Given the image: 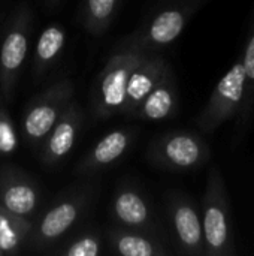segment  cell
Wrapping results in <instances>:
<instances>
[{
    "label": "cell",
    "mask_w": 254,
    "mask_h": 256,
    "mask_svg": "<svg viewBox=\"0 0 254 256\" xmlns=\"http://www.w3.org/2000/svg\"><path fill=\"white\" fill-rule=\"evenodd\" d=\"M205 0H162L141 26L118 40L115 51L157 54L183 33Z\"/></svg>",
    "instance_id": "6da1fadb"
},
{
    "label": "cell",
    "mask_w": 254,
    "mask_h": 256,
    "mask_svg": "<svg viewBox=\"0 0 254 256\" xmlns=\"http://www.w3.org/2000/svg\"><path fill=\"white\" fill-rule=\"evenodd\" d=\"M93 201L94 189L91 186H79L60 196L39 218V220L33 224L28 237L30 248L34 250H43L55 244L87 214Z\"/></svg>",
    "instance_id": "7a4b0ae2"
},
{
    "label": "cell",
    "mask_w": 254,
    "mask_h": 256,
    "mask_svg": "<svg viewBox=\"0 0 254 256\" xmlns=\"http://www.w3.org/2000/svg\"><path fill=\"white\" fill-rule=\"evenodd\" d=\"M202 230L205 255L229 256L234 254V238L231 226V210L225 178L219 168L208 172L207 188L202 200Z\"/></svg>",
    "instance_id": "3957f363"
},
{
    "label": "cell",
    "mask_w": 254,
    "mask_h": 256,
    "mask_svg": "<svg viewBox=\"0 0 254 256\" xmlns=\"http://www.w3.org/2000/svg\"><path fill=\"white\" fill-rule=\"evenodd\" d=\"M147 159L157 168L172 172H186L202 166L210 159V148L199 135L186 130H174L150 142Z\"/></svg>",
    "instance_id": "277c9868"
},
{
    "label": "cell",
    "mask_w": 254,
    "mask_h": 256,
    "mask_svg": "<svg viewBox=\"0 0 254 256\" xmlns=\"http://www.w3.org/2000/svg\"><path fill=\"white\" fill-rule=\"evenodd\" d=\"M145 54L115 51L105 68L99 74L93 108L100 118H108L114 114H121L126 96V87L132 70L139 64Z\"/></svg>",
    "instance_id": "5b68a950"
},
{
    "label": "cell",
    "mask_w": 254,
    "mask_h": 256,
    "mask_svg": "<svg viewBox=\"0 0 254 256\" xmlns=\"http://www.w3.org/2000/svg\"><path fill=\"white\" fill-rule=\"evenodd\" d=\"M31 12L21 6L9 20L0 46V88L4 100H10L18 84L30 42Z\"/></svg>",
    "instance_id": "8992f818"
},
{
    "label": "cell",
    "mask_w": 254,
    "mask_h": 256,
    "mask_svg": "<svg viewBox=\"0 0 254 256\" xmlns=\"http://www.w3.org/2000/svg\"><path fill=\"white\" fill-rule=\"evenodd\" d=\"M75 86L66 78L49 86L31 100L22 116V132L33 146L40 144L73 99Z\"/></svg>",
    "instance_id": "52a82bcc"
},
{
    "label": "cell",
    "mask_w": 254,
    "mask_h": 256,
    "mask_svg": "<svg viewBox=\"0 0 254 256\" xmlns=\"http://www.w3.org/2000/svg\"><path fill=\"white\" fill-rule=\"evenodd\" d=\"M246 81L247 75L240 57L219 81L208 104L198 117L199 129L204 134H213L220 124L238 114L246 93Z\"/></svg>",
    "instance_id": "ba28073f"
},
{
    "label": "cell",
    "mask_w": 254,
    "mask_h": 256,
    "mask_svg": "<svg viewBox=\"0 0 254 256\" xmlns=\"http://www.w3.org/2000/svg\"><path fill=\"white\" fill-rule=\"evenodd\" d=\"M111 216L121 228L138 230L162 238L159 222L148 200L132 183H118L111 201Z\"/></svg>",
    "instance_id": "9c48e42d"
},
{
    "label": "cell",
    "mask_w": 254,
    "mask_h": 256,
    "mask_svg": "<svg viewBox=\"0 0 254 256\" xmlns=\"http://www.w3.org/2000/svg\"><path fill=\"white\" fill-rule=\"evenodd\" d=\"M166 213L172 236L181 252L187 255H205L201 213L183 194H172L166 201Z\"/></svg>",
    "instance_id": "30bf717a"
},
{
    "label": "cell",
    "mask_w": 254,
    "mask_h": 256,
    "mask_svg": "<svg viewBox=\"0 0 254 256\" xmlns=\"http://www.w3.org/2000/svg\"><path fill=\"white\" fill-rule=\"evenodd\" d=\"M82 122L84 114L81 106L76 102L70 100L61 117L40 142V159L46 166H54L66 159L78 140Z\"/></svg>",
    "instance_id": "8fae6325"
},
{
    "label": "cell",
    "mask_w": 254,
    "mask_h": 256,
    "mask_svg": "<svg viewBox=\"0 0 254 256\" xmlns=\"http://www.w3.org/2000/svg\"><path fill=\"white\" fill-rule=\"evenodd\" d=\"M40 200L37 184L13 166L0 170V204L10 213L27 218L36 212Z\"/></svg>",
    "instance_id": "7c38bea8"
},
{
    "label": "cell",
    "mask_w": 254,
    "mask_h": 256,
    "mask_svg": "<svg viewBox=\"0 0 254 256\" xmlns=\"http://www.w3.org/2000/svg\"><path fill=\"white\" fill-rule=\"evenodd\" d=\"M169 63L157 54H145L139 64L132 70L124 96V105L121 114L130 116V112L145 99V96L171 72Z\"/></svg>",
    "instance_id": "4fadbf2b"
},
{
    "label": "cell",
    "mask_w": 254,
    "mask_h": 256,
    "mask_svg": "<svg viewBox=\"0 0 254 256\" xmlns=\"http://www.w3.org/2000/svg\"><path fill=\"white\" fill-rule=\"evenodd\" d=\"M135 141V132L130 129H115L106 134L91 152L81 159L75 172L78 176H94L118 162Z\"/></svg>",
    "instance_id": "5bb4252c"
},
{
    "label": "cell",
    "mask_w": 254,
    "mask_h": 256,
    "mask_svg": "<svg viewBox=\"0 0 254 256\" xmlns=\"http://www.w3.org/2000/svg\"><path fill=\"white\" fill-rule=\"evenodd\" d=\"M180 106V94L175 75L171 70L130 112V118L138 120H166L177 114Z\"/></svg>",
    "instance_id": "9a60e30c"
},
{
    "label": "cell",
    "mask_w": 254,
    "mask_h": 256,
    "mask_svg": "<svg viewBox=\"0 0 254 256\" xmlns=\"http://www.w3.org/2000/svg\"><path fill=\"white\" fill-rule=\"evenodd\" d=\"M108 240L114 252L121 256H165L168 250L162 238L144 231L117 228L108 232Z\"/></svg>",
    "instance_id": "2e32d148"
},
{
    "label": "cell",
    "mask_w": 254,
    "mask_h": 256,
    "mask_svg": "<svg viewBox=\"0 0 254 256\" xmlns=\"http://www.w3.org/2000/svg\"><path fill=\"white\" fill-rule=\"evenodd\" d=\"M66 44V30L60 24H49L40 33L33 58V70L34 75L45 74L54 63L58 60L64 50Z\"/></svg>",
    "instance_id": "e0dca14e"
},
{
    "label": "cell",
    "mask_w": 254,
    "mask_h": 256,
    "mask_svg": "<svg viewBox=\"0 0 254 256\" xmlns=\"http://www.w3.org/2000/svg\"><path fill=\"white\" fill-rule=\"evenodd\" d=\"M33 230V222L16 216L0 204V250L1 254H18Z\"/></svg>",
    "instance_id": "ac0fdd59"
},
{
    "label": "cell",
    "mask_w": 254,
    "mask_h": 256,
    "mask_svg": "<svg viewBox=\"0 0 254 256\" xmlns=\"http://www.w3.org/2000/svg\"><path fill=\"white\" fill-rule=\"evenodd\" d=\"M123 0H82L81 21L84 28L94 34H103L115 20Z\"/></svg>",
    "instance_id": "d6986e66"
},
{
    "label": "cell",
    "mask_w": 254,
    "mask_h": 256,
    "mask_svg": "<svg viewBox=\"0 0 254 256\" xmlns=\"http://www.w3.org/2000/svg\"><path fill=\"white\" fill-rule=\"evenodd\" d=\"M243 58V64L246 69V75H247V81H246V93H244V99L241 104V108L238 111V116L241 117L243 123L249 122L250 114L253 112L254 105V22L249 36V42L246 46L244 54L241 56Z\"/></svg>",
    "instance_id": "ffe728a7"
},
{
    "label": "cell",
    "mask_w": 254,
    "mask_h": 256,
    "mask_svg": "<svg viewBox=\"0 0 254 256\" xmlns=\"http://www.w3.org/2000/svg\"><path fill=\"white\" fill-rule=\"evenodd\" d=\"M55 254L64 256H99L102 254V240L97 234L87 232L75 237L67 244L57 249Z\"/></svg>",
    "instance_id": "44dd1931"
},
{
    "label": "cell",
    "mask_w": 254,
    "mask_h": 256,
    "mask_svg": "<svg viewBox=\"0 0 254 256\" xmlns=\"http://www.w3.org/2000/svg\"><path fill=\"white\" fill-rule=\"evenodd\" d=\"M18 147V136L7 110L0 102V156L12 154Z\"/></svg>",
    "instance_id": "7402d4cb"
},
{
    "label": "cell",
    "mask_w": 254,
    "mask_h": 256,
    "mask_svg": "<svg viewBox=\"0 0 254 256\" xmlns=\"http://www.w3.org/2000/svg\"><path fill=\"white\" fill-rule=\"evenodd\" d=\"M45 2H46L48 4H51V6H54V4H57V3H58L60 0H45Z\"/></svg>",
    "instance_id": "603a6c76"
},
{
    "label": "cell",
    "mask_w": 254,
    "mask_h": 256,
    "mask_svg": "<svg viewBox=\"0 0 254 256\" xmlns=\"http://www.w3.org/2000/svg\"><path fill=\"white\" fill-rule=\"evenodd\" d=\"M1 255H3V254H1V250H0V256H1Z\"/></svg>",
    "instance_id": "cb8c5ba5"
}]
</instances>
